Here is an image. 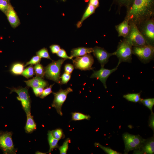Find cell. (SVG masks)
<instances>
[{
    "instance_id": "6da1fadb",
    "label": "cell",
    "mask_w": 154,
    "mask_h": 154,
    "mask_svg": "<svg viewBox=\"0 0 154 154\" xmlns=\"http://www.w3.org/2000/svg\"><path fill=\"white\" fill-rule=\"evenodd\" d=\"M154 0H131L125 18L135 23L149 18L153 13Z\"/></svg>"
},
{
    "instance_id": "7a4b0ae2",
    "label": "cell",
    "mask_w": 154,
    "mask_h": 154,
    "mask_svg": "<svg viewBox=\"0 0 154 154\" xmlns=\"http://www.w3.org/2000/svg\"><path fill=\"white\" fill-rule=\"evenodd\" d=\"M132 45L125 39L119 42L116 50L113 53V55L116 56L119 61L117 66L122 62H131L132 54Z\"/></svg>"
},
{
    "instance_id": "3957f363",
    "label": "cell",
    "mask_w": 154,
    "mask_h": 154,
    "mask_svg": "<svg viewBox=\"0 0 154 154\" xmlns=\"http://www.w3.org/2000/svg\"><path fill=\"white\" fill-rule=\"evenodd\" d=\"M66 59L62 58L53 61L44 68L45 76L49 80L60 84V71L62 65Z\"/></svg>"
},
{
    "instance_id": "277c9868",
    "label": "cell",
    "mask_w": 154,
    "mask_h": 154,
    "mask_svg": "<svg viewBox=\"0 0 154 154\" xmlns=\"http://www.w3.org/2000/svg\"><path fill=\"white\" fill-rule=\"evenodd\" d=\"M154 53V47L149 44L141 46H133L132 48V54L144 63L149 62L153 58Z\"/></svg>"
},
{
    "instance_id": "5b68a950",
    "label": "cell",
    "mask_w": 154,
    "mask_h": 154,
    "mask_svg": "<svg viewBox=\"0 0 154 154\" xmlns=\"http://www.w3.org/2000/svg\"><path fill=\"white\" fill-rule=\"evenodd\" d=\"M130 26V30L126 39L132 46H139L149 44L139 31L136 24L131 23Z\"/></svg>"
},
{
    "instance_id": "8992f818",
    "label": "cell",
    "mask_w": 154,
    "mask_h": 154,
    "mask_svg": "<svg viewBox=\"0 0 154 154\" xmlns=\"http://www.w3.org/2000/svg\"><path fill=\"white\" fill-rule=\"evenodd\" d=\"M12 133L8 131H0V149L4 154H16L12 139Z\"/></svg>"
},
{
    "instance_id": "52a82bcc",
    "label": "cell",
    "mask_w": 154,
    "mask_h": 154,
    "mask_svg": "<svg viewBox=\"0 0 154 154\" xmlns=\"http://www.w3.org/2000/svg\"><path fill=\"white\" fill-rule=\"evenodd\" d=\"M9 88L11 90V93L14 92L17 94L18 96L17 98L21 102L22 108L26 113L31 111V100L28 88L19 87Z\"/></svg>"
},
{
    "instance_id": "ba28073f",
    "label": "cell",
    "mask_w": 154,
    "mask_h": 154,
    "mask_svg": "<svg viewBox=\"0 0 154 154\" xmlns=\"http://www.w3.org/2000/svg\"><path fill=\"white\" fill-rule=\"evenodd\" d=\"M72 92V89L68 87L65 90L60 88L58 92L53 93L54 98L52 106L54 108L57 113L61 116L63 114L62 111V106L66 99L67 95Z\"/></svg>"
},
{
    "instance_id": "9c48e42d",
    "label": "cell",
    "mask_w": 154,
    "mask_h": 154,
    "mask_svg": "<svg viewBox=\"0 0 154 154\" xmlns=\"http://www.w3.org/2000/svg\"><path fill=\"white\" fill-rule=\"evenodd\" d=\"M74 67L76 69L82 70H93L92 66L94 60L92 56L89 53L84 56L76 57L73 60Z\"/></svg>"
},
{
    "instance_id": "30bf717a",
    "label": "cell",
    "mask_w": 154,
    "mask_h": 154,
    "mask_svg": "<svg viewBox=\"0 0 154 154\" xmlns=\"http://www.w3.org/2000/svg\"><path fill=\"white\" fill-rule=\"evenodd\" d=\"M118 66L112 69L105 68L104 67H101V69L97 71L93 70V73L91 76V78H96L99 80L103 83L105 88L106 89V80L111 74L116 71L118 68Z\"/></svg>"
},
{
    "instance_id": "8fae6325",
    "label": "cell",
    "mask_w": 154,
    "mask_h": 154,
    "mask_svg": "<svg viewBox=\"0 0 154 154\" xmlns=\"http://www.w3.org/2000/svg\"><path fill=\"white\" fill-rule=\"evenodd\" d=\"M93 49V54L100 64L101 67H104L108 62L109 58L113 55V53H109L100 47L96 46Z\"/></svg>"
},
{
    "instance_id": "7c38bea8",
    "label": "cell",
    "mask_w": 154,
    "mask_h": 154,
    "mask_svg": "<svg viewBox=\"0 0 154 154\" xmlns=\"http://www.w3.org/2000/svg\"><path fill=\"white\" fill-rule=\"evenodd\" d=\"M153 137L145 139L140 149L134 151L135 153L153 154L154 153V139Z\"/></svg>"
},
{
    "instance_id": "4fadbf2b",
    "label": "cell",
    "mask_w": 154,
    "mask_h": 154,
    "mask_svg": "<svg viewBox=\"0 0 154 154\" xmlns=\"http://www.w3.org/2000/svg\"><path fill=\"white\" fill-rule=\"evenodd\" d=\"M8 20L13 28L18 26L20 24L19 19L13 7L10 5L5 13Z\"/></svg>"
},
{
    "instance_id": "5bb4252c",
    "label": "cell",
    "mask_w": 154,
    "mask_h": 154,
    "mask_svg": "<svg viewBox=\"0 0 154 154\" xmlns=\"http://www.w3.org/2000/svg\"><path fill=\"white\" fill-rule=\"evenodd\" d=\"M24 82L28 87L32 88L38 87L44 88L48 85V83L46 81L42 78L37 76L30 80L25 81Z\"/></svg>"
},
{
    "instance_id": "9a60e30c",
    "label": "cell",
    "mask_w": 154,
    "mask_h": 154,
    "mask_svg": "<svg viewBox=\"0 0 154 154\" xmlns=\"http://www.w3.org/2000/svg\"><path fill=\"white\" fill-rule=\"evenodd\" d=\"M129 22V20L125 18L123 21L116 26L119 36H121L124 38L127 36L130 29Z\"/></svg>"
},
{
    "instance_id": "2e32d148",
    "label": "cell",
    "mask_w": 154,
    "mask_h": 154,
    "mask_svg": "<svg viewBox=\"0 0 154 154\" xmlns=\"http://www.w3.org/2000/svg\"><path fill=\"white\" fill-rule=\"evenodd\" d=\"M144 32L147 38L153 42L154 40V22L153 19L147 21L145 26Z\"/></svg>"
},
{
    "instance_id": "e0dca14e",
    "label": "cell",
    "mask_w": 154,
    "mask_h": 154,
    "mask_svg": "<svg viewBox=\"0 0 154 154\" xmlns=\"http://www.w3.org/2000/svg\"><path fill=\"white\" fill-rule=\"evenodd\" d=\"M93 48L80 47L72 49L71 52L70 57L72 58L80 57L92 52Z\"/></svg>"
},
{
    "instance_id": "ac0fdd59",
    "label": "cell",
    "mask_w": 154,
    "mask_h": 154,
    "mask_svg": "<svg viewBox=\"0 0 154 154\" xmlns=\"http://www.w3.org/2000/svg\"><path fill=\"white\" fill-rule=\"evenodd\" d=\"M27 120L25 130L26 133H31L35 130L37 128L36 124L31 113V111L26 113Z\"/></svg>"
},
{
    "instance_id": "d6986e66",
    "label": "cell",
    "mask_w": 154,
    "mask_h": 154,
    "mask_svg": "<svg viewBox=\"0 0 154 154\" xmlns=\"http://www.w3.org/2000/svg\"><path fill=\"white\" fill-rule=\"evenodd\" d=\"M123 138L125 146L124 150L125 153H127L130 151H135L138 149L137 146L127 136L125 133L123 135Z\"/></svg>"
},
{
    "instance_id": "ffe728a7",
    "label": "cell",
    "mask_w": 154,
    "mask_h": 154,
    "mask_svg": "<svg viewBox=\"0 0 154 154\" xmlns=\"http://www.w3.org/2000/svg\"><path fill=\"white\" fill-rule=\"evenodd\" d=\"M96 9L92 5L88 4V7L81 20L79 21L76 24L77 27L78 28L81 27L82 23L86 19L95 12Z\"/></svg>"
},
{
    "instance_id": "44dd1931",
    "label": "cell",
    "mask_w": 154,
    "mask_h": 154,
    "mask_svg": "<svg viewBox=\"0 0 154 154\" xmlns=\"http://www.w3.org/2000/svg\"><path fill=\"white\" fill-rule=\"evenodd\" d=\"M47 135L49 145V152L50 153L53 149L58 148L59 146L58 143L59 140L53 136L50 131H48Z\"/></svg>"
},
{
    "instance_id": "7402d4cb",
    "label": "cell",
    "mask_w": 154,
    "mask_h": 154,
    "mask_svg": "<svg viewBox=\"0 0 154 154\" xmlns=\"http://www.w3.org/2000/svg\"><path fill=\"white\" fill-rule=\"evenodd\" d=\"M125 133L127 136L137 146L138 148V150H139L143 145L145 139L143 138L139 135H133L128 133Z\"/></svg>"
},
{
    "instance_id": "603a6c76",
    "label": "cell",
    "mask_w": 154,
    "mask_h": 154,
    "mask_svg": "<svg viewBox=\"0 0 154 154\" xmlns=\"http://www.w3.org/2000/svg\"><path fill=\"white\" fill-rule=\"evenodd\" d=\"M24 64L21 62H16L13 64L11 66L10 72L15 75L21 74L24 69Z\"/></svg>"
},
{
    "instance_id": "cb8c5ba5",
    "label": "cell",
    "mask_w": 154,
    "mask_h": 154,
    "mask_svg": "<svg viewBox=\"0 0 154 154\" xmlns=\"http://www.w3.org/2000/svg\"><path fill=\"white\" fill-rule=\"evenodd\" d=\"M123 97L128 101L135 103L140 102L141 99L140 93L128 94L123 95Z\"/></svg>"
},
{
    "instance_id": "d4e9b609",
    "label": "cell",
    "mask_w": 154,
    "mask_h": 154,
    "mask_svg": "<svg viewBox=\"0 0 154 154\" xmlns=\"http://www.w3.org/2000/svg\"><path fill=\"white\" fill-rule=\"evenodd\" d=\"M72 119L74 121H80L84 119L89 120L91 118L90 116L88 115L78 112H74L72 113Z\"/></svg>"
},
{
    "instance_id": "484cf974",
    "label": "cell",
    "mask_w": 154,
    "mask_h": 154,
    "mask_svg": "<svg viewBox=\"0 0 154 154\" xmlns=\"http://www.w3.org/2000/svg\"><path fill=\"white\" fill-rule=\"evenodd\" d=\"M34 72L36 76L43 78L45 76L44 69L39 63L35 64L34 67Z\"/></svg>"
},
{
    "instance_id": "4316f807",
    "label": "cell",
    "mask_w": 154,
    "mask_h": 154,
    "mask_svg": "<svg viewBox=\"0 0 154 154\" xmlns=\"http://www.w3.org/2000/svg\"><path fill=\"white\" fill-rule=\"evenodd\" d=\"M35 72L33 65H31L24 70L21 75L27 78L33 77L34 75Z\"/></svg>"
},
{
    "instance_id": "83f0119b",
    "label": "cell",
    "mask_w": 154,
    "mask_h": 154,
    "mask_svg": "<svg viewBox=\"0 0 154 154\" xmlns=\"http://www.w3.org/2000/svg\"><path fill=\"white\" fill-rule=\"evenodd\" d=\"M140 102L147 107L151 112L154 105V98H149L145 99H141Z\"/></svg>"
},
{
    "instance_id": "f1b7e54d",
    "label": "cell",
    "mask_w": 154,
    "mask_h": 154,
    "mask_svg": "<svg viewBox=\"0 0 154 154\" xmlns=\"http://www.w3.org/2000/svg\"><path fill=\"white\" fill-rule=\"evenodd\" d=\"M96 147H98L102 149L105 153L108 154H119L120 153L113 150L109 147L104 146L98 143H95L94 144Z\"/></svg>"
},
{
    "instance_id": "f546056e",
    "label": "cell",
    "mask_w": 154,
    "mask_h": 154,
    "mask_svg": "<svg viewBox=\"0 0 154 154\" xmlns=\"http://www.w3.org/2000/svg\"><path fill=\"white\" fill-rule=\"evenodd\" d=\"M70 141L69 138L66 139L61 146L58 147V149L60 154H66L68 149L69 143Z\"/></svg>"
},
{
    "instance_id": "4dcf8cb0",
    "label": "cell",
    "mask_w": 154,
    "mask_h": 154,
    "mask_svg": "<svg viewBox=\"0 0 154 154\" xmlns=\"http://www.w3.org/2000/svg\"><path fill=\"white\" fill-rule=\"evenodd\" d=\"M37 55L38 56L41 58H43L52 60L49 55L47 49L45 48H43L38 51L36 53Z\"/></svg>"
},
{
    "instance_id": "1f68e13d",
    "label": "cell",
    "mask_w": 154,
    "mask_h": 154,
    "mask_svg": "<svg viewBox=\"0 0 154 154\" xmlns=\"http://www.w3.org/2000/svg\"><path fill=\"white\" fill-rule=\"evenodd\" d=\"M51 131L53 136L58 140L64 137L62 130L61 129H57Z\"/></svg>"
},
{
    "instance_id": "d6a6232c",
    "label": "cell",
    "mask_w": 154,
    "mask_h": 154,
    "mask_svg": "<svg viewBox=\"0 0 154 154\" xmlns=\"http://www.w3.org/2000/svg\"><path fill=\"white\" fill-rule=\"evenodd\" d=\"M41 60V58L38 56H33L31 59L27 62L24 65L25 67L29 65H34L40 63Z\"/></svg>"
},
{
    "instance_id": "836d02e7",
    "label": "cell",
    "mask_w": 154,
    "mask_h": 154,
    "mask_svg": "<svg viewBox=\"0 0 154 154\" xmlns=\"http://www.w3.org/2000/svg\"><path fill=\"white\" fill-rule=\"evenodd\" d=\"M71 76V74L65 72L60 78V84H66L70 79Z\"/></svg>"
},
{
    "instance_id": "e575fe53",
    "label": "cell",
    "mask_w": 154,
    "mask_h": 154,
    "mask_svg": "<svg viewBox=\"0 0 154 154\" xmlns=\"http://www.w3.org/2000/svg\"><path fill=\"white\" fill-rule=\"evenodd\" d=\"M7 0H0V10L6 13L9 5Z\"/></svg>"
},
{
    "instance_id": "d590c367",
    "label": "cell",
    "mask_w": 154,
    "mask_h": 154,
    "mask_svg": "<svg viewBox=\"0 0 154 154\" xmlns=\"http://www.w3.org/2000/svg\"><path fill=\"white\" fill-rule=\"evenodd\" d=\"M54 85V84L51 85L49 87H48L44 89L41 94L40 96V97L43 99L51 93L52 92V88Z\"/></svg>"
},
{
    "instance_id": "8d00e7d4",
    "label": "cell",
    "mask_w": 154,
    "mask_h": 154,
    "mask_svg": "<svg viewBox=\"0 0 154 154\" xmlns=\"http://www.w3.org/2000/svg\"><path fill=\"white\" fill-rule=\"evenodd\" d=\"M57 55L62 58L72 60V58L70 56H68L65 50L63 49H60V50L56 54Z\"/></svg>"
},
{
    "instance_id": "74e56055",
    "label": "cell",
    "mask_w": 154,
    "mask_h": 154,
    "mask_svg": "<svg viewBox=\"0 0 154 154\" xmlns=\"http://www.w3.org/2000/svg\"><path fill=\"white\" fill-rule=\"evenodd\" d=\"M32 88L35 95L37 97H38L41 94L44 88L42 87H38Z\"/></svg>"
},
{
    "instance_id": "f35d334b",
    "label": "cell",
    "mask_w": 154,
    "mask_h": 154,
    "mask_svg": "<svg viewBox=\"0 0 154 154\" xmlns=\"http://www.w3.org/2000/svg\"><path fill=\"white\" fill-rule=\"evenodd\" d=\"M74 68L73 65L70 64H66L64 66L65 72L71 74L74 70Z\"/></svg>"
},
{
    "instance_id": "ab89813d",
    "label": "cell",
    "mask_w": 154,
    "mask_h": 154,
    "mask_svg": "<svg viewBox=\"0 0 154 154\" xmlns=\"http://www.w3.org/2000/svg\"><path fill=\"white\" fill-rule=\"evenodd\" d=\"M51 51L53 54H57L60 49V46L57 44H52L50 46Z\"/></svg>"
},
{
    "instance_id": "60d3db41",
    "label": "cell",
    "mask_w": 154,
    "mask_h": 154,
    "mask_svg": "<svg viewBox=\"0 0 154 154\" xmlns=\"http://www.w3.org/2000/svg\"><path fill=\"white\" fill-rule=\"evenodd\" d=\"M149 126L154 131V114L153 112L149 117Z\"/></svg>"
},
{
    "instance_id": "b9f144b4",
    "label": "cell",
    "mask_w": 154,
    "mask_h": 154,
    "mask_svg": "<svg viewBox=\"0 0 154 154\" xmlns=\"http://www.w3.org/2000/svg\"><path fill=\"white\" fill-rule=\"evenodd\" d=\"M89 4L94 6L96 8L99 6V0H89Z\"/></svg>"
},
{
    "instance_id": "7bdbcfd3",
    "label": "cell",
    "mask_w": 154,
    "mask_h": 154,
    "mask_svg": "<svg viewBox=\"0 0 154 154\" xmlns=\"http://www.w3.org/2000/svg\"><path fill=\"white\" fill-rule=\"evenodd\" d=\"M117 1L120 4L127 6L131 0H117Z\"/></svg>"
},
{
    "instance_id": "ee69618b",
    "label": "cell",
    "mask_w": 154,
    "mask_h": 154,
    "mask_svg": "<svg viewBox=\"0 0 154 154\" xmlns=\"http://www.w3.org/2000/svg\"><path fill=\"white\" fill-rule=\"evenodd\" d=\"M35 153L37 154H46V153L41 152L39 151H37Z\"/></svg>"
}]
</instances>
